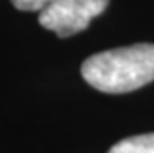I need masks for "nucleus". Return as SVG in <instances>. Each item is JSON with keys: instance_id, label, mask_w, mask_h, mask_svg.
<instances>
[{"instance_id": "f257e3e1", "label": "nucleus", "mask_w": 154, "mask_h": 153, "mask_svg": "<svg viewBox=\"0 0 154 153\" xmlns=\"http://www.w3.org/2000/svg\"><path fill=\"white\" fill-rule=\"evenodd\" d=\"M81 74L101 92H132L154 81V44L138 43L94 54L85 59Z\"/></svg>"}, {"instance_id": "f03ea898", "label": "nucleus", "mask_w": 154, "mask_h": 153, "mask_svg": "<svg viewBox=\"0 0 154 153\" xmlns=\"http://www.w3.org/2000/svg\"><path fill=\"white\" fill-rule=\"evenodd\" d=\"M110 0H53L38 13V24L57 33L72 37L88 28L90 21L99 17Z\"/></svg>"}, {"instance_id": "7ed1b4c3", "label": "nucleus", "mask_w": 154, "mask_h": 153, "mask_svg": "<svg viewBox=\"0 0 154 153\" xmlns=\"http://www.w3.org/2000/svg\"><path fill=\"white\" fill-rule=\"evenodd\" d=\"M108 153H154V133L123 138L114 144Z\"/></svg>"}, {"instance_id": "20e7f679", "label": "nucleus", "mask_w": 154, "mask_h": 153, "mask_svg": "<svg viewBox=\"0 0 154 153\" xmlns=\"http://www.w3.org/2000/svg\"><path fill=\"white\" fill-rule=\"evenodd\" d=\"M53 0H11V4L20 11H38L41 13L44 8H48Z\"/></svg>"}]
</instances>
